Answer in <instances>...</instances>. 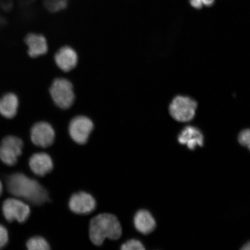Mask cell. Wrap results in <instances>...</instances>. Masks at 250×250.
<instances>
[{"label": "cell", "instance_id": "1", "mask_svg": "<svg viewBox=\"0 0 250 250\" xmlns=\"http://www.w3.org/2000/svg\"><path fill=\"white\" fill-rule=\"evenodd\" d=\"M6 187L11 195L26 200L33 205H40L49 201V194L38 181L22 173L10 175L6 180Z\"/></svg>", "mask_w": 250, "mask_h": 250}, {"label": "cell", "instance_id": "2", "mask_svg": "<svg viewBox=\"0 0 250 250\" xmlns=\"http://www.w3.org/2000/svg\"><path fill=\"white\" fill-rule=\"evenodd\" d=\"M89 237L96 246H101L105 239L118 240L123 229L120 221L115 215L103 213L96 215L90 221Z\"/></svg>", "mask_w": 250, "mask_h": 250}, {"label": "cell", "instance_id": "3", "mask_svg": "<svg viewBox=\"0 0 250 250\" xmlns=\"http://www.w3.org/2000/svg\"><path fill=\"white\" fill-rule=\"evenodd\" d=\"M49 93L55 104L62 109L71 107L76 100L73 83L64 78H56L53 81Z\"/></svg>", "mask_w": 250, "mask_h": 250}, {"label": "cell", "instance_id": "4", "mask_svg": "<svg viewBox=\"0 0 250 250\" xmlns=\"http://www.w3.org/2000/svg\"><path fill=\"white\" fill-rule=\"evenodd\" d=\"M198 104L189 97L178 96L172 101L169 106V112L174 120L187 123L194 118Z\"/></svg>", "mask_w": 250, "mask_h": 250}, {"label": "cell", "instance_id": "5", "mask_svg": "<svg viewBox=\"0 0 250 250\" xmlns=\"http://www.w3.org/2000/svg\"><path fill=\"white\" fill-rule=\"evenodd\" d=\"M23 145L22 140L17 136L5 137L0 145V159L5 165L13 167L22 154Z\"/></svg>", "mask_w": 250, "mask_h": 250}, {"label": "cell", "instance_id": "6", "mask_svg": "<svg viewBox=\"0 0 250 250\" xmlns=\"http://www.w3.org/2000/svg\"><path fill=\"white\" fill-rule=\"evenodd\" d=\"M94 129L92 120L85 115H78L70 121L68 132L72 140L78 145H85Z\"/></svg>", "mask_w": 250, "mask_h": 250}, {"label": "cell", "instance_id": "7", "mask_svg": "<svg viewBox=\"0 0 250 250\" xmlns=\"http://www.w3.org/2000/svg\"><path fill=\"white\" fill-rule=\"evenodd\" d=\"M2 214L5 220L12 223L17 221L18 223H25L30 214L29 206L20 199L9 198L3 202Z\"/></svg>", "mask_w": 250, "mask_h": 250}, {"label": "cell", "instance_id": "8", "mask_svg": "<svg viewBox=\"0 0 250 250\" xmlns=\"http://www.w3.org/2000/svg\"><path fill=\"white\" fill-rule=\"evenodd\" d=\"M55 136L54 127L46 122H38L31 128V142L40 147L48 148L51 146L55 142Z\"/></svg>", "mask_w": 250, "mask_h": 250}, {"label": "cell", "instance_id": "9", "mask_svg": "<svg viewBox=\"0 0 250 250\" xmlns=\"http://www.w3.org/2000/svg\"><path fill=\"white\" fill-rule=\"evenodd\" d=\"M93 196L85 192L74 193L71 196L68 206L71 211L78 214L91 213L96 208Z\"/></svg>", "mask_w": 250, "mask_h": 250}, {"label": "cell", "instance_id": "10", "mask_svg": "<svg viewBox=\"0 0 250 250\" xmlns=\"http://www.w3.org/2000/svg\"><path fill=\"white\" fill-rule=\"evenodd\" d=\"M54 61L57 66L64 72L74 69L78 62V55L76 50L70 46H64L56 52Z\"/></svg>", "mask_w": 250, "mask_h": 250}, {"label": "cell", "instance_id": "11", "mask_svg": "<svg viewBox=\"0 0 250 250\" xmlns=\"http://www.w3.org/2000/svg\"><path fill=\"white\" fill-rule=\"evenodd\" d=\"M24 41L28 48V55L31 58L40 57L45 55L48 51V42L42 34L33 33L28 34Z\"/></svg>", "mask_w": 250, "mask_h": 250}, {"label": "cell", "instance_id": "12", "mask_svg": "<svg viewBox=\"0 0 250 250\" xmlns=\"http://www.w3.org/2000/svg\"><path fill=\"white\" fill-rule=\"evenodd\" d=\"M29 167L31 171L37 176L43 177L51 173L54 168L52 159L45 152L36 153L31 156Z\"/></svg>", "mask_w": 250, "mask_h": 250}, {"label": "cell", "instance_id": "13", "mask_svg": "<svg viewBox=\"0 0 250 250\" xmlns=\"http://www.w3.org/2000/svg\"><path fill=\"white\" fill-rule=\"evenodd\" d=\"M20 102L17 94L8 92L0 96V115L6 119L14 118L18 114Z\"/></svg>", "mask_w": 250, "mask_h": 250}, {"label": "cell", "instance_id": "14", "mask_svg": "<svg viewBox=\"0 0 250 250\" xmlns=\"http://www.w3.org/2000/svg\"><path fill=\"white\" fill-rule=\"evenodd\" d=\"M203 141L204 137L201 131L191 126L184 128L178 137L180 145H187L190 150L195 149L197 146H202Z\"/></svg>", "mask_w": 250, "mask_h": 250}, {"label": "cell", "instance_id": "15", "mask_svg": "<svg viewBox=\"0 0 250 250\" xmlns=\"http://www.w3.org/2000/svg\"><path fill=\"white\" fill-rule=\"evenodd\" d=\"M134 225L139 232L143 234H148L154 230L156 221L148 211L140 210L134 215Z\"/></svg>", "mask_w": 250, "mask_h": 250}, {"label": "cell", "instance_id": "16", "mask_svg": "<svg viewBox=\"0 0 250 250\" xmlns=\"http://www.w3.org/2000/svg\"><path fill=\"white\" fill-rule=\"evenodd\" d=\"M70 4V0H43V5L46 11L55 14L64 11Z\"/></svg>", "mask_w": 250, "mask_h": 250}, {"label": "cell", "instance_id": "17", "mask_svg": "<svg viewBox=\"0 0 250 250\" xmlns=\"http://www.w3.org/2000/svg\"><path fill=\"white\" fill-rule=\"evenodd\" d=\"M26 247L29 250H48L51 249L48 242L42 236L31 237L27 242Z\"/></svg>", "mask_w": 250, "mask_h": 250}, {"label": "cell", "instance_id": "18", "mask_svg": "<svg viewBox=\"0 0 250 250\" xmlns=\"http://www.w3.org/2000/svg\"><path fill=\"white\" fill-rule=\"evenodd\" d=\"M121 250H145V246L139 240L136 239H131L123 244L121 246Z\"/></svg>", "mask_w": 250, "mask_h": 250}, {"label": "cell", "instance_id": "19", "mask_svg": "<svg viewBox=\"0 0 250 250\" xmlns=\"http://www.w3.org/2000/svg\"><path fill=\"white\" fill-rule=\"evenodd\" d=\"M238 141L240 145L250 148V132L249 129H245L240 133Z\"/></svg>", "mask_w": 250, "mask_h": 250}, {"label": "cell", "instance_id": "20", "mask_svg": "<svg viewBox=\"0 0 250 250\" xmlns=\"http://www.w3.org/2000/svg\"><path fill=\"white\" fill-rule=\"evenodd\" d=\"M9 241L8 232L6 228L0 225V249L5 248Z\"/></svg>", "mask_w": 250, "mask_h": 250}, {"label": "cell", "instance_id": "21", "mask_svg": "<svg viewBox=\"0 0 250 250\" xmlns=\"http://www.w3.org/2000/svg\"><path fill=\"white\" fill-rule=\"evenodd\" d=\"M14 0H0V8L6 12H11L14 8Z\"/></svg>", "mask_w": 250, "mask_h": 250}, {"label": "cell", "instance_id": "22", "mask_svg": "<svg viewBox=\"0 0 250 250\" xmlns=\"http://www.w3.org/2000/svg\"><path fill=\"white\" fill-rule=\"evenodd\" d=\"M189 3L193 8L197 9H201L203 6L202 0H189Z\"/></svg>", "mask_w": 250, "mask_h": 250}, {"label": "cell", "instance_id": "23", "mask_svg": "<svg viewBox=\"0 0 250 250\" xmlns=\"http://www.w3.org/2000/svg\"><path fill=\"white\" fill-rule=\"evenodd\" d=\"M37 0H20V5L22 7H27L28 6L32 4Z\"/></svg>", "mask_w": 250, "mask_h": 250}, {"label": "cell", "instance_id": "24", "mask_svg": "<svg viewBox=\"0 0 250 250\" xmlns=\"http://www.w3.org/2000/svg\"><path fill=\"white\" fill-rule=\"evenodd\" d=\"M215 0H202L203 5L206 7H211L214 4Z\"/></svg>", "mask_w": 250, "mask_h": 250}, {"label": "cell", "instance_id": "25", "mask_svg": "<svg viewBox=\"0 0 250 250\" xmlns=\"http://www.w3.org/2000/svg\"><path fill=\"white\" fill-rule=\"evenodd\" d=\"M250 242H248V243L246 244L245 246L243 247L242 248V250H250Z\"/></svg>", "mask_w": 250, "mask_h": 250}, {"label": "cell", "instance_id": "26", "mask_svg": "<svg viewBox=\"0 0 250 250\" xmlns=\"http://www.w3.org/2000/svg\"><path fill=\"white\" fill-rule=\"evenodd\" d=\"M3 191V185L1 180H0V196H1Z\"/></svg>", "mask_w": 250, "mask_h": 250}]
</instances>
